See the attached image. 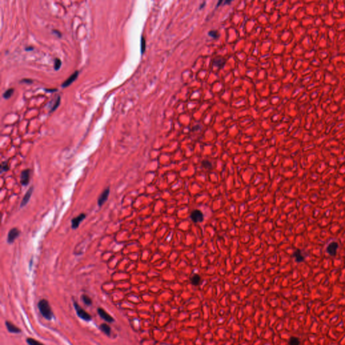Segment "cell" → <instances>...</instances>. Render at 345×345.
<instances>
[{"label": "cell", "instance_id": "9", "mask_svg": "<svg viewBox=\"0 0 345 345\" xmlns=\"http://www.w3.org/2000/svg\"><path fill=\"white\" fill-rule=\"evenodd\" d=\"M97 311H98V315L101 316V318H103V320H105L106 321L109 322V323H111V322H113V321H114V320H113V317L109 314H107V313L103 310L102 308H98L97 310Z\"/></svg>", "mask_w": 345, "mask_h": 345}, {"label": "cell", "instance_id": "26", "mask_svg": "<svg viewBox=\"0 0 345 345\" xmlns=\"http://www.w3.org/2000/svg\"><path fill=\"white\" fill-rule=\"evenodd\" d=\"M208 34L213 38H217L218 36H219V34H218V32L216 30H211L209 32Z\"/></svg>", "mask_w": 345, "mask_h": 345}, {"label": "cell", "instance_id": "1", "mask_svg": "<svg viewBox=\"0 0 345 345\" xmlns=\"http://www.w3.org/2000/svg\"><path fill=\"white\" fill-rule=\"evenodd\" d=\"M38 307L40 314H42L45 319L50 320L53 318V311L49 302L47 300H45V299L40 300L38 303Z\"/></svg>", "mask_w": 345, "mask_h": 345}, {"label": "cell", "instance_id": "25", "mask_svg": "<svg viewBox=\"0 0 345 345\" xmlns=\"http://www.w3.org/2000/svg\"><path fill=\"white\" fill-rule=\"evenodd\" d=\"M9 169V167H8V163L6 162H3L2 163L1 165V172H3L4 171H6Z\"/></svg>", "mask_w": 345, "mask_h": 345}, {"label": "cell", "instance_id": "28", "mask_svg": "<svg viewBox=\"0 0 345 345\" xmlns=\"http://www.w3.org/2000/svg\"><path fill=\"white\" fill-rule=\"evenodd\" d=\"M45 90H46V91H47V92H51V91L54 92V91H56L57 90L56 89H51H51H45Z\"/></svg>", "mask_w": 345, "mask_h": 345}, {"label": "cell", "instance_id": "19", "mask_svg": "<svg viewBox=\"0 0 345 345\" xmlns=\"http://www.w3.org/2000/svg\"><path fill=\"white\" fill-rule=\"evenodd\" d=\"M202 166L206 169H211L212 168V163L208 160H204L202 162Z\"/></svg>", "mask_w": 345, "mask_h": 345}, {"label": "cell", "instance_id": "7", "mask_svg": "<svg viewBox=\"0 0 345 345\" xmlns=\"http://www.w3.org/2000/svg\"><path fill=\"white\" fill-rule=\"evenodd\" d=\"M109 193H110V189L108 188L104 190L103 193L100 195V196L98 199V205L99 206H101L102 205H103V204H105V202L107 200L108 197L109 196Z\"/></svg>", "mask_w": 345, "mask_h": 345}, {"label": "cell", "instance_id": "20", "mask_svg": "<svg viewBox=\"0 0 345 345\" xmlns=\"http://www.w3.org/2000/svg\"><path fill=\"white\" fill-rule=\"evenodd\" d=\"M26 342L29 345H44L43 344L40 343V342L37 341V340H36L35 339L30 338L26 339Z\"/></svg>", "mask_w": 345, "mask_h": 345}, {"label": "cell", "instance_id": "23", "mask_svg": "<svg viewBox=\"0 0 345 345\" xmlns=\"http://www.w3.org/2000/svg\"><path fill=\"white\" fill-rule=\"evenodd\" d=\"M55 65H54V67H55V70H58L61 67V60H60V59H56L55 60Z\"/></svg>", "mask_w": 345, "mask_h": 345}, {"label": "cell", "instance_id": "17", "mask_svg": "<svg viewBox=\"0 0 345 345\" xmlns=\"http://www.w3.org/2000/svg\"><path fill=\"white\" fill-rule=\"evenodd\" d=\"M289 345H300V340L295 337H290L289 340Z\"/></svg>", "mask_w": 345, "mask_h": 345}, {"label": "cell", "instance_id": "8", "mask_svg": "<svg viewBox=\"0 0 345 345\" xmlns=\"http://www.w3.org/2000/svg\"><path fill=\"white\" fill-rule=\"evenodd\" d=\"M85 217H86L85 214H81V215H78L77 217L74 218V219H72V229H76L77 228H78L79 226V225H80V223L82 221L84 220V219H85Z\"/></svg>", "mask_w": 345, "mask_h": 345}, {"label": "cell", "instance_id": "18", "mask_svg": "<svg viewBox=\"0 0 345 345\" xmlns=\"http://www.w3.org/2000/svg\"><path fill=\"white\" fill-rule=\"evenodd\" d=\"M82 299L83 302L84 303V304H86V305H88V306L91 305L92 300L88 295H82Z\"/></svg>", "mask_w": 345, "mask_h": 345}, {"label": "cell", "instance_id": "16", "mask_svg": "<svg viewBox=\"0 0 345 345\" xmlns=\"http://www.w3.org/2000/svg\"><path fill=\"white\" fill-rule=\"evenodd\" d=\"M100 329L105 334H106L107 336H109L111 334V328L110 326L107 324H102L100 326Z\"/></svg>", "mask_w": 345, "mask_h": 345}, {"label": "cell", "instance_id": "4", "mask_svg": "<svg viewBox=\"0 0 345 345\" xmlns=\"http://www.w3.org/2000/svg\"><path fill=\"white\" fill-rule=\"evenodd\" d=\"M339 247V244L337 242H331L326 247V252L330 256L335 257L337 256L338 249Z\"/></svg>", "mask_w": 345, "mask_h": 345}, {"label": "cell", "instance_id": "2", "mask_svg": "<svg viewBox=\"0 0 345 345\" xmlns=\"http://www.w3.org/2000/svg\"><path fill=\"white\" fill-rule=\"evenodd\" d=\"M74 307L77 314H78V316L80 317L81 319H82L85 321H90L91 320V316H90V315L88 314V313L86 312L84 309L82 308L76 301H74Z\"/></svg>", "mask_w": 345, "mask_h": 345}, {"label": "cell", "instance_id": "10", "mask_svg": "<svg viewBox=\"0 0 345 345\" xmlns=\"http://www.w3.org/2000/svg\"><path fill=\"white\" fill-rule=\"evenodd\" d=\"M33 188L31 187L28 191H27V192L25 194L23 198V199H22V200L21 202V204H20V208H22L25 206L27 204H28V202H29L30 199V197H31V195L32 194H33Z\"/></svg>", "mask_w": 345, "mask_h": 345}, {"label": "cell", "instance_id": "22", "mask_svg": "<svg viewBox=\"0 0 345 345\" xmlns=\"http://www.w3.org/2000/svg\"><path fill=\"white\" fill-rule=\"evenodd\" d=\"M60 101H61V97H57V99L55 101V103H54V104H53V105L52 107H51V112H52V111H55V110L57 108V107H58L59 105H60Z\"/></svg>", "mask_w": 345, "mask_h": 345}, {"label": "cell", "instance_id": "5", "mask_svg": "<svg viewBox=\"0 0 345 345\" xmlns=\"http://www.w3.org/2000/svg\"><path fill=\"white\" fill-rule=\"evenodd\" d=\"M20 235V231L16 228H13L9 231L8 235V242L9 243H12L14 242L15 239L19 237Z\"/></svg>", "mask_w": 345, "mask_h": 345}, {"label": "cell", "instance_id": "29", "mask_svg": "<svg viewBox=\"0 0 345 345\" xmlns=\"http://www.w3.org/2000/svg\"><path fill=\"white\" fill-rule=\"evenodd\" d=\"M53 32H55V33L57 34V35H58V37H61V33H60V32L57 31V30H53Z\"/></svg>", "mask_w": 345, "mask_h": 345}, {"label": "cell", "instance_id": "13", "mask_svg": "<svg viewBox=\"0 0 345 345\" xmlns=\"http://www.w3.org/2000/svg\"><path fill=\"white\" fill-rule=\"evenodd\" d=\"M6 326L7 327V329L9 331V332H11V333H20L21 332V330L19 328H18V327H16V326L13 325L12 323H11V322L10 321H6Z\"/></svg>", "mask_w": 345, "mask_h": 345}, {"label": "cell", "instance_id": "14", "mask_svg": "<svg viewBox=\"0 0 345 345\" xmlns=\"http://www.w3.org/2000/svg\"><path fill=\"white\" fill-rule=\"evenodd\" d=\"M201 280V276L198 274H194L190 278V282H191V284L194 286H198L200 284Z\"/></svg>", "mask_w": 345, "mask_h": 345}, {"label": "cell", "instance_id": "24", "mask_svg": "<svg viewBox=\"0 0 345 345\" xmlns=\"http://www.w3.org/2000/svg\"><path fill=\"white\" fill-rule=\"evenodd\" d=\"M145 49H146V40H145L144 38L142 37L141 38V53L143 54L145 51Z\"/></svg>", "mask_w": 345, "mask_h": 345}, {"label": "cell", "instance_id": "21", "mask_svg": "<svg viewBox=\"0 0 345 345\" xmlns=\"http://www.w3.org/2000/svg\"><path fill=\"white\" fill-rule=\"evenodd\" d=\"M13 91H14V90H13V88L8 89V90H6V91L5 93H3V97H4V98H6V99H8V98H10V97L12 96V94H13Z\"/></svg>", "mask_w": 345, "mask_h": 345}, {"label": "cell", "instance_id": "27", "mask_svg": "<svg viewBox=\"0 0 345 345\" xmlns=\"http://www.w3.org/2000/svg\"><path fill=\"white\" fill-rule=\"evenodd\" d=\"M22 82H26V83H32V82H33V81H32V80H26V79H25V80H22Z\"/></svg>", "mask_w": 345, "mask_h": 345}, {"label": "cell", "instance_id": "6", "mask_svg": "<svg viewBox=\"0 0 345 345\" xmlns=\"http://www.w3.org/2000/svg\"><path fill=\"white\" fill-rule=\"evenodd\" d=\"M30 172L31 171L30 169H26L22 172L20 181H21V184L23 186H26L29 183Z\"/></svg>", "mask_w": 345, "mask_h": 345}, {"label": "cell", "instance_id": "3", "mask_svg": "<svg viewBox=\"0 0 345 345\" xmlns=\"http://www.w3.org/2000/svg\"><path fill=\"white\" fill-rule=\"evenodd\" d=\"M190 219L194 223H200L204 221V216L200 210L195 209L190 213Z\"/></svg>", "mask_w": 345, "mask_h": 345}, {"label": "cell", "instance_id": "11", "mask_svg": "<svg viewBox=\"0 0 345 345\" xmlns=\"http://www.w3.org/2000/svg\"><path fill=\"white\" fill-rule=\"evenodd\" d=\"M78 73H79V72H78V71H76V72H74V73L73 74L71 75V76L69 77V78H68L64 82H63V83L62 84V87H63V88H64V87H67V86H68L69 85H70V84H71L72 82H74L77 78H78Z\"/></svg>", "mask_w": 345, "mask_h": 345}, {"label": "cell", "instance_id": "12", "mask_svg": "<svg viewBox=\"0 0 345 345\" xmlns=\"http://www.w3.org/2000/svg\"><path fill=\"white\" fill-rule=\"evenodd\" d=\"M293 257L295 259L296 262L298 263H301L305 261V257L303 255L302 252L300 249H297L296 251H295L293 254Z\"/></svg>", "mask_w": 345, "mask_h": 345}, {"label": "cell", "instance_id": "15", "mask_svg": "<svg viewBox=\"0 0 345 345\" xmlns=\"http://www.w3.org/2000/svg\"><path fill=\"white\" fill-rule=\"evenodd\" d=\"M225 63V60L221 57H217L214 59L213 60V65L219 67V68H221L224 66Z\"/></svg>", "mask_w": 345, "mask_h": 345}]
</instances>
